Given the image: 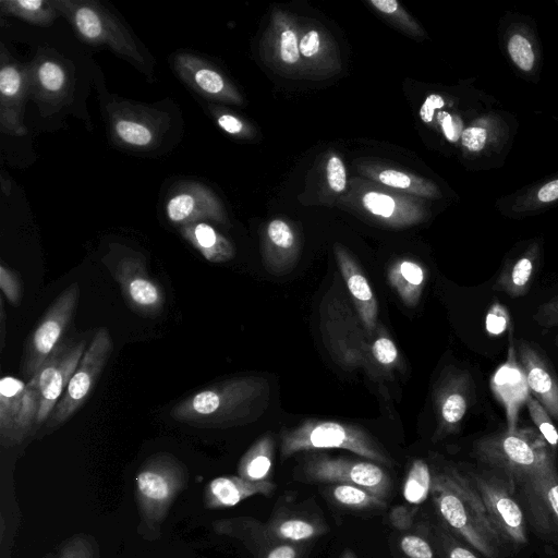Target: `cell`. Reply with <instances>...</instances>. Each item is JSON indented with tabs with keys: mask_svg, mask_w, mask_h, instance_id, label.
<instances>
[{
	"mask_svg": "<svg viewBox=\"0 0 558 558\" xmlns=\"http://www.w3.org/2000/svg\"><path fill=\"white\" fill-rule=\"evenodd\" d=\"M270 385L262 376L216 383L178 402L170 416L198 428H229L259 418L268 408Z\"/></svg>",
	"mask_w": 558,
	"mask_h": 558,
	"instance_id": "obj_1",
	"label": "cell"
},
{
	"mask_svg": "<svg viewBox=\"0 0 558 558\" xmlns=\"http://www.w3.org/2000/svg\"><path fill=\"white\" fill-rule=\"evenodd\" d=\"M430 494L447 530L465 541L484 558H506V547L468 474L454 468L435 473Z\"/></svg>",
	"mask_w": 558,
	"mask_h": 558,
	"instance_id": "obj_2",
	"label": "cell"
},
{
	"mask_svg": "<svg viewBox=\"0 0 558 558\" xmlns=\"http://www.w3.org/2000/svg\"><path fill=\"white\" fill-rule=\"evenodd\" d=\"M339 283L335 277L318 306L323 344L340 368H365L373 376L376 371L371 352L373 337L367 333L351 298L341 291Z\"/></svg>",
	"mask_w": 558,
	"mask_h": 558,
	"instance_id": "obj_3",
	"label": "cell"
},
{
	"mask_svg": "<svg viewBox=\"0 0 558 558\" xmlns=\"http://www.w3.org/2000/svg\"><path fill=\"white\" fill-rule=\"evenodd\" d=\"M187 483V466L170 452H156L141 464L135 475V500L137 533L144 539L160 537L169 510Z\"/></svg>",
	"mask_w": 558,
	"mask_h": 558,
	"instance_id": "obj_4",
	"label": "cell"
},
{
	"mask_svg": "<svg viewBox=\"0 0 558 558\" xmlns=\"http://www.w3.org/2000/svg\"><path fill=\"white\" fill-rule=\"evenodd\" d=\"M325 449H342L366 460L392 466L386 448L365 428L340 421L308 418L280 433V457Z\"/></svg>",
	"mask_w": 558,
	"mask_h": 558,
	"instance_id": "obj_5",
	"label": "cell"
},
{
	"mask_svg": "<svg viewBox=\"0 0 558 558\" xmlns=\"http://www.w3.org/2000/svg\"><path fill=\"white\" fill-rule=\"evenodd\" d=\"M473 452L489 469L509 475L515 485L556 465L549 446L537 429L531 427L481 437L474 442Z\"/></svg>",
	"mask_w": 558,
	"mask_h": 558,
	"instance_id": "obj_6",
	"label": "cell"
},
{
	"mask_svg": "<svg viewBox=\"0 0 558 558\" xmlns=\"http://www.w3.org/2000/svg\"><path fill=\"white\" fill-rule=\"evenodd\" d=\"M53 7L88 45L107 47L147 73V60L131 33L94 0H51Z\"/></svg>",
	"mask_w": 558,
	"mask_h": 558,
	"instance_id": "obj_7",
	"label": "cell"
},
{
	"mask_svg": "<svg viewBox=\"0 0 558 558\" xmlns=\"http://www.w3.org/2000/svg\"><path fill=\"white\" fill-rule=\"evenodd\" d=\"M468 475L505 547L526 545L525 514L515 497V482L506 473L489 468Z\"/></svg>",
	"mask_w": 558,
	"mask_h": 558,
	"instance_id": "obj_8",
	"label": "cell"
},
{
	"mask_svg": "<svg viewBox=\"0 0 558 558\" xmlns=\"http://www.w3.org/2000/svg\"><path fill=\"white\" fill-rule=\"evenodd\" d=\"M299 472L307 482L355 485L386 500L391 493L390 475L380 464L366 459L314 453L302 461Z\"/></svg>",
	"mask_w": 558,
	"mask_h": 558,
	"instance_id": "obj_9",
	"label": "cell"
},
{
	"mask_svg": "<svg viewBox=\"0 0 558 558\" xmlns=\"http://www.w3.org/2000/svg\"><path fill=\"white\" fill-rule=\"evenodd\" d=\"M112 351V340L107 328L97 330L85 350L62 397L46 421V432L51 433L65 424L85 403L106 366Z\"/></svg>",
	"mask_w": 558,
	"mask_h": 558,
	"instance_id": "obj_10",
	"label": "cell"
},
{
	"mask_svg": "<svg viewBox=\"0 0 558 558\" xmlns=\"http://www.w3.org/2000/svg\"><path fill=\"white\" fill-rule=\"evenodd\" d=\"M40 392L37 377L27 383L4 376L0 380V442L4 448L23 442L37 427Z\"/></svg>",
	"mask_w": 558,
	"mask_h": 558,
	"instance_id": "obj_11",
	"label": "cell"
},
{
	"mask_svg": "<svg viewBox=\"0 0 558 558\" xmlns=\"http://www.w3.org/2000/svg\"><path fill=\"white\" fill-rule=\"evenodd\" d=\"M80 299V287L73 283L63 290L48 307L25 343L21 373L31 380L48 356L60 344Z\"/></svg>",
	"mask_w": 558,
	"mask_h": 558,
	"instance_id": "obj_12",
	"label": "cell"
},
{
	"mask_svg": "<svg viewBox=\"0 0 558 558\" xmlns=\"http://www.w3.org/2000/svg\"><path fill=\"white\" fill-rule=\"evenodd\" d=\"M107 116L111 138L130 149L156 147L170 122L162 112L125 100L109 104Z\"/></svg>",
	"mask_w": 558,
	"mask_h": 558,
	"instance_id": "obj_13",
	"label": "cell"
},
{
	"mask_svg": "<svg viewBox=\"0 0 558 558\" xmlns=\"http://www.w3.org/2000/svg\"><path fill=\"white\" fill-rule=\"evenodd\" d=\"M29 98L41 114L53 113L70 102L73 75L69 63L57 53L39 50L28 64Z\"/></svg>",
	"mask_w": 558,
	"mask_h": 558,
	"instance_id": "obj_14",
	"label": "cell"
},
{
	"mask_svg": "<svg viewBox=\"0 0 558 558\" xmlns=\"http://www.w3.org/2000/svg\"><path fill=\"white\" fill-rule=\"evenodd\" d=\"M517 490L538 536L558 544L557 465L517 484Z\"/></svg>",
	"mask_w": 558,
	"mask_h": 558,
	"instance_id": "obj_15",
	"label": "cell"
},
{
	"mask_svg": "<svg viewBox=\"0 0 558 558\" xmlns=\"http://www.w3.org/2000/svg\"><path fill=\"white\" fill-rule=\"evenodd\" d=\"M474 399V383L468 371L447 368L436 385L434 404L437 427L433 441L457 433Z\"/></svg>",
	"mask_w": 558,
	"mask_h": 558,
	"instance_id": "obj_16",
	"label": "cell"
},
{
	"mask_svg": "<svg viewBox=\"0 0 558 558\" xmlns=\"http://www.w3.org/2000/svg\"><path fill=\"white\" fill-rule=\"evenodd\" d=\"M110 270L124 300L133 311L146 316L161 313L165 305L163 291L149 276L145 259L141 255H123Z\"/></svg>",
	"mask_w": 558,
	"mask_h": 558,
	"instance_id": "obj_17",
	"label": "cell"
},
{
	"mask_svg": "<svg viewBox=\"0 0 558 558\" xmlns=\"http://www.w3.org/2000/svg\"><path fill=\"white\" fill-rule=\"evenodd\" d=\"M29 98L28 64L15 61L4 46L0 52V130L13 136L27 133L24 111Z\"/></svg>",
	"mask_w": 558,
	"mask_h": 558,
	"instance_id": "obj_18",
	"label": "cell"
},
{
	"mask_svg": "<svg viewBox=\"0 0 558 558\" xmlns=\"http://www.w3.org/2000/svg\"><path fill=\"white\" fill-rule=\"evenodd\" d=\"M86 349L83 340L60 343L34 375L37 377L40 392L38 426L46 423L50 416Z\"/></svg>",
	"mask_w": 558,
	"mask_h": 558,
	"instance_id": "obj_19",
	"label": "cell"
},
{
	"mask_svg": "<svg viewBox=\"0 0 558 558\" xmlns=\"http://www.w3.org/2000/svg\"><path fill=\"white\" fill-rule=\"evenodd\" d=\"M165 210L168 220L180 228L205 220H226L219 198L205 184L195 181L178 184L167 197Z\"/></svg>",
	"mask_w": 558,
	"mask_h": 558,
	"instance_id": "obj_20",
	"label": "cell"
},
{
	"mask_svg": "<svg viewBox=\"0 0 558 558\" xmlns=\"http://www.w3.org/2000/svg\"><path fill=\"white\" fill-rule=\"evenodd\" d=\"M517 356L529 391L558 422V377L550 364L534 343L524 339L517 342Z\"/></svg>",
	"mask_w": 558,
	"mask_h": 558,
	"instance_id": "obj_21",
	"label": "cell"
},
{
	"mask_svg": "<svg viewBox=\"0 0 558 558\" xmlns=\"http://www.w3.org/2000/svg\"><path fill=\"white\" fill-rule=\"evenodd\" d=\"M172 64L181 81L199 96L216 100H236L226 77L205 59L180 52L174 56Z\"/></svg>",
	"mask_w": 558,
	"mask_h": 558,
	"instance_id": "obj_22",
	"label": "cell"
},
{
	"mask_svg": "<svg viewBox=\"0 0 558 558\" xmlns=\"http://www.w3.org/2000/svg\"><path fill=\"white\" fill-rule=\"evenodd\" d=\"M335 256L340 275L347 286L351 301L371 337L378 329V303L373 289L352 255L342 246L335 245Z\"/></svg>",
	"mask_w": 558,
	"mask_h": 558,
	"instance_id": "obj_23",
	"label": "cell"
},
{
	"mask_svg": "<svg viewBox=\"0 0 558 558\" xmlns=\"http://www.w3.org/2000/svg\"><path fill=\"white\" fill-rule=\"evenodd\" d=\"M276 490L270 481L252 482L239 475H225L213 478L204 489L203 501L207 509L234 507L255 495L269 496Z\"/></svg>",
	"mask_w": 558,
	"mask_h": 558,
	"instance_id": "obj_24",
	"label": "cell"
},
{
	"mask_svg": "<svg viewBox=\"0 0 558 558\" xmlns=\"http://www.w3.org/2000/svg\"><path fill=\"white\" fill-rule=\"evenodd\" d=\"M387 279L405 306L413 308L418 304L426 282V271L421 264L398 259L387 271Z\"/></svg>",
	"mask_w": 558,
	"mask_h": 558,
	"instance_id": "obj_25",
	"label": "cell"
},
{
	"mask_svg": "<svg viewBox=\"0 0 558 558\" xmlns=\"http://www.w3.org/2000/svg\"><path fill=\"white\" fill-rule=\"evenodd\" d=\"M505 364L493 377V389L502 400L508 414V426L506 429L513 430L517 428L518 410L522 402H525L530 396L527 384L513 388L518 381L524 378L521 366L517 363Z\"/></svg>",
	"mask_w": 558,
	"mask_h": 558,
	"instance_id": "obj_26",
	"label": "cell"
},
{
	"mask_svg": "<svg viewBox=\"0 0 558 558\" xmlns=\"http://www.w3.org/2000/svg\"><path fill=\"white\" fill-rule=\"evenodd\" d=\"M180 232L208 262L225 263L234 256L231 242L206 222L186 225Z\"/></svg>",
	"mask_w": 558,
	"mask_h": 558,
	"instance_id": "obj_27",
	"label": "cell"
},
{
	"mask_svg": "<svg viewBox=\"0 0 558 558\" xmlns=\"http://www.w3.org/2000/svg\"><path fill=\"white\" fill-rule=\"evenodd\" d=\"M211 526L215 533L235 538L243 543L256 558L265 549L274 545L268 538L266 524L251 517L215 520Z\"/></svg>",
	"mask_w": 558,
	"mask_h": 558,
	"instance_id": "obj_28",
	"label": "cell"
},
{
	"mask_svg": "<svg viewBox=\"0 0 558 558\" xmlns=\"http://www.w3.org/2000/svg\"><path fill=\"white\" fill-rule=\"evenodd\" d=\"M537 267V251L531 250L500 271L493 290L520 298L527 293Z\"/></svg>",
	"mask_w": 558,
	"mask_h": 558,
	"instance_id": "obj_29",
	"label": "cell"
},
{
	"mask_svg": "<svg viewBox=\"0 0 558 558\" xmlns=\"http://www.w3.org/2000/svg\"><path fill=\"white\" fill-rule=\"evenodd\" d=\"M275 457V440L270 434L259 437L241 457L238 475L252 482L269 481Z\"/></svg>",
	"mask_w": 558,
	"mask_h": 558,
	"instance_id": "obj_30",
	"label": "cell"
},
{
	"mask_svg": "<svg viewBox=\"0 0 558 558\" xmlns=\"http://www.w3.org/2000/svg\"><path fill=\"white\" fill-rule=\"evenodd\" d=\"M268 538L272 544L299 543L313 539L326 530L318 522L298 517L278 518L266 524Z\"/></svg>",
	"mask_w": 558,
	"mask_h": 558,
	"instance_id": "obj_31",
	"label": "cell"
},
{
	"mask_svg": "<svg viewBox=\"0 0 558 558\" xmlns=\"http://www.w3.org/2000/svg\"><path fill=\"white\" fill-rule=\"evenodd\" d=\"M0 10L37 26H49L59 15L51 0H1Z\"/></svg>",
	"mask_w": 558,
	"mask_h": 558,
	"instance_id": "obj_32",
	"label": "cell"
},
{
	"mask_svg": "<svg viewBox=\"0 0 558 558\" xmlns=\"http://www.w3.org/2000/svg\"><path fill=\"white\" fill-rule=\"evenodd\" d=\"M330 498L347 508L357 510L383 509L387 500L369 490L350 484H333L329 487Z\"/></svg>",
	"mask_w": 558,
	"mask_h": 558,
	"instance_id": "obj_33",
	"label": "cell"
},
{
	"mask_svg": "<svg viewBox=\"0 0 558 558\" xmlns=\"http://www.w3.org/2000/svg\"><path fill=\"white\" fill-rule=\"evenodd\" d=\"M433 476L428 464L424 460H414L402 486V495L405 501L414 506L424 502L430 494Z\"/></svg>",
	"mask_w": 558,
	"mask_h": 558,
	"instance_id": "obj_34",
	"label": "cell"
},
{
	"mask_svg": "<svg viewBox=\"0 0 558 558\" xmlns=\"http://www.w3.org/2000/svg\"><path fill=\"white\" fill-rule=\"evenodd\" d=\"M53 558H100V549L92 534L75 533L61 544Z\"/></svg>",
	"mask_w": 558,
	"mask_h": 558,
	"instance_id": "obj_35",
	"label": "cell"
},
{
	"mask_svg": "<svg viewBox=\"0 0 558 558\" xmlns=\"http://www.w3.org/2000/svg\"><path fill=\"white\" fill-rule=\"evenodd\" d=\"M525 404L537 432L545 439L553 454L557 459L558 430L551 421V416L532 395L527 397Z\"/></svg>",
	"mask_w": 558,
	"mask_h": 558,
	"instance_id": "obj_36",
	"label": "cell"
},
{
	"mask_svg": "<svg viewBox=\"0 0 558 558\" xmlns=\"http://www.w3.org/2000/svg\"><path fill=\"white\" fill-rule=\"evenodd\" d=\"M371 352L374 361L387 369L397 367L400 362L395 342L387 333L379 332V328L372 339Z\"/></svg>",
	"mask_w": 558,
	"mask_h": 558,
	"instance_id": "obj_37",
	"label": "cell"
},
{
	"mask_svg": "<svg viewBox=\"0 0 558 558\" xmlns=\"http://www.w3.org/2000/svg\"><path fill=\"white\" fill-rule=\"evenodd\" d=\"M435 542L442 558H478L459 542L446 527H435Z\"/></svg>",
	"mask_w": 558,
	"mask_h": 558,
	"instance_id": "obj_38",
	"label": "cell"
},
{
	"mask_svg": "<svg viewBox=\"0 0 558 558\" xmlns=\"http://www.w3.org/2000/svg\"><path fill=\"white\" fill-rule=\"evenodd\" d=\"M508 52L515 65L523 70L530 71L534 64V52L531 43L526 37L515 34L508 41Z\"/></svg>",
	"mask_w": 558,
	"mask_h": 558,
	"instance_id": "obj_39",
	"label": "cell"
},
{
	"mask_svg": "<svg viewBox=\"0 0 558 558\" xmlns=\"http://www.w3.org/2000/svg\"><path fill=\"white\" fill-rule=\"evenodd\" d=\"M0 289L10 304L19 306L22 300L20 277L3 263L0 264Z\"/></svg>",
	"mask_w": 558,
	"mask_h": 558,
	"instance_id": "obj_40",
	"label": "cell"
},
{
	"mask_svg": "<svg viewBox=\"0 0 558 558\" xmlns=\"http://www.w3.org/2000/svg\"><path fill=\"white\" fill-rule=\"evenodd\" d=\"M400 548L409 558H434V549L423 537L408 534L401 537Z\"/></svg>",
	"mask_w": 558,
	"mask_h": 558,
	"instance_id": "obj_41",
	"label": "cell"
},
{
	"mask_svg": "<svg viewBox=\"0 0 558 558\" xmlns=\"http://www.w3.org/2000/svg\"><path fill=\"white\" fill-rule=\"evenodd\" d=\"M364 207L372 214L390 218L396 209L395 201L381 193L368 192L363 196Z\"/></svg>",
	"mask_w": 558,
	"mask_h": 558,
	"instance_id": "obj_42",
	"label": "cell"
},
{
	"mask_svg": "<svg viewBox=\"0 0 558 558\" xmlns=\"http://www.w3.org/2000/svg\"><path fill=\"white\" fill-rule=\"evenodd\" d=\"M532 318L541 327H558V294L541 304Z\"/></svg>",
	"mask_w": 558,
	"mask_h": 558,
	"instance_id": "obj_43",
	"label": "cell"
},
{
	"mask_svg": "<svg viewBox=\"0 0 558 558\" xmlns=\"http://www.w3.org/2000/svg\"><path fill=\"white\" fill-rule=\"evenodd\" d=\"M327 179L332 191L342 192L345 189V168L339 157L333 156L328 160Z\"/></svg>",
	"mask_w": 558,
	"mask_h": 558,
	"instance_id": "obj_44",
	"label": "cell"
},
{
	"mask_svg": "<svg viewBox=\"0 0 558 558\" xmlns=\"http://www.w3.org/2000/svg\"><path fill=\"white\" fill-rule=\"evenodd\" d=\"M280 57L286 63L292 64L299 60L300 48L295 34L286 29L281 34L280 39Z\"/></svg>",
	"mask_w": 558,
	"mask_h": 558,
	"instance_id": "obj_45",
	"label": "cell"
},
{
	"mask_svg": "<svg viewBox=\"0 0 558 558\" xmlns=\"http://www.w3.org/2000/svg\"><path fill=\"white\" fill-rule=\"evenodd\" d=\"M507 311L498 303L494 304L486 318L487 330L493 335L501 333L508 325Z\"/></svg>",
	"mask_w": 558,
	"mask_h": 558,
	"instance_id": "obj_46",
	"label": "cell"
},
{
	"mask_svg": "<svg viewBox=\"0 0 558 558\" xmlns=\"http://www.w3.org/2000/svg\"><path fill=\"white\" fill-rule=\"evenodd\" d=\"M487 133L485 129L471 126L461 134L462 145L470 151H480L486 143Z\"/></svg>",
	"mask_w": 558,
	"mask_h": 558,
	"instance_id": "obj_47",
	"label": "cell"
},
{
	"mask_svg": "<svg viewBox=\"0 0 558 558\" xmlns=\"http://www.w3.org/2000/svg\"><path fill=\"white\" fill-rule=\"evenodd\" d=\"M295 543H277L265 549L257 558H299Z\"/></svg>",
	"mask_w": 558,
	"mask_h": 558,
	"instance_id": "obj_48",
	"label": "cell"
},
{
	"mask_svg": "<svg viewBox=\"0 0 558 558\" xmlns=\"http://www.w3.org/2000/svg\"><path fill=\"white\" fill-rule=\"evenodd\" d=\"M217 124L227 133L236 135L243 132V122L235 116L227 112H214Z\"/></svg>",
	"mask_w": 558,
	"mask_h": 558,
	"instance_id": "obj_49",
	"label": "cell"
},
{
	"mask_svg": "<svg viewBox=\"0 0 558 558\" xmlns=\"http://www.w3.org/2000/svg\"><path fill=\"white\" fill-rule=\"evenodd\" d=\"M379 181L396 189H407L411 184L408 174L397 170H384L379 173Z\"/></svg>",
	"mask_w": 558,
	"mask_h": 558,
	"instance_id": "obj_50",
	"label": "cell"
},
{
	"mask_svg": "<svg viewBox=\"0 0 558 558\" xmlns=\"http://www.w3.org/2000/svg\"><path fill=\"white\" fill-rule=\"evenodd\" d=\"M438 120L447 140L450 142H456L460 136V122H456L453 118L447 112H439Z\"/></svg>",
	"mask_w": 558,
	"mask_h": 558,
	"instance_id": "obj_51",
	"label": "cell"
},
{
	"mask_svg": "<svg viewBox=\"0 0 558 558\" xmlns=\"http://www.w3.org/2000/svg\"><path fill=\"white\" fill-rule=\"evenodd\" d=\"M389 520L395 527L405 530L412 524V513L408 508L398 506L390 511Z\"/></svg>",
	"mask_w": 558,
	"mask_h": 558,
	"instance_id": "obj_52",
	"label": "cell"
},
{
	"mask_svg": "<svg viewBox=\"0 0 558 558\" xmlns=\"http://www.w3.org/2000/svg\"><path fill=\"white\" fill-rule=\"evenodd\" d=\"M445 105V101L441 96L439 95H429L425 101L423 102L421 110H420V117L421 119L429 123L433 120L434 111L438 108H441Z\"/></svg>",
	"mask_w": 558,
	"mask_h": 558,
	"instance_id": "obj_53",
	"label": "cell"
},
{
	"mask_svg": "<svg viewBox=\"0 0 558 558\" xmlns=\"http://www.w3.org/2000/svg\"><path fill=\"white\" fill-rule=\"evenodd\" d=\"M319 44V34L316 31H310L299 44L300 52L305 57H312L318 52Z\"/></svg>",
	"mask_w": 558,
	"mask_h": 558,
	"instance_id": "obj_54",
	"label": "cell"
},
{
	"mask_svg": "<svg viewBox=\"0 0 558 558\" xmlns=\"http://www.w3.org/2000/svg\"><path fill=\"white\" fill-rule=\"evenodd\" d=\"M537 197L544 203L558 199V179L543 185L537 193Z\"/></svg>",
	"mask_w": 558,
	"mask_h": 558,
	"instance_id": "obj_55",
	"label": "cell"
},
{
	"mask_svg": "<svg viewBox=\"0 0 558 558\" xmlns=\"http://www.w3.org/2000/svg\"><path fill=\"white\" fill-rule=\"evenodd\" d=\"M371 3L386 14H391L399 8V3L396 0H372Z\"/></svg>",
	"mask_w": 558,
	"mask_h": 558,
	"instance_id": "obj_56",
	"label": "cell"
},
{
	"mask_svg": "<svg viewBox=\"0 0 558 558\" xmlns=\"http://www.w3.org/2000/svg\"><path fill=\"white\" fill-rule=\"evenodd\" d=\"M0 320H1V325H0L1 342H0V344H1V351H2V349L4 347V337H5V313H4V305H3L2 298H0Z\"/></svg>",
	"mask_w": 558,
	"mask_h": 558,
	"instance_id": "obj_57",
	"label": "cell"
},
{
	"mask_svg": "<svg viewBox=\"0 0 558 558\" xmlns=\"http://www.w3.org/2000/svg\"><path fill=\"white\" fill-rule=\"evenodd\" d=\"M1 190L5 195H9L11 192V183L9 179H5L4 173L1 174Z\"/></svg>",
	"mask_w": 558,
	"mask_h": 558,
	"instance_id": "obj_58",
	"label": "cell"
},
{
	"mask_svg": "<svg viewBox=\"0 0 558 558\" xmlns=\"http://www.w3.org/2000/svg\"><path fill=\"white\" fill-rule=\"evenodd\" d=\"M340 558H356V556L354 555V553H352L351 550L347 549V550H344L342 553Z\"/></svg>",
	"mask_w": 558,
	"mask_h": 558,
	"instance_id": "obj_59",
	"label": "cell"
},
{
	"mask_svg": "<svg viewBox=\"0 0 558 558\" xmlns=\"http://www.w3.org/2000/svg\"><path fill=\"white\" fill-rule=\"evenodd\" d=\"M554 341H555V345L558 348V335H556Z\"/></svg>",
	"mask_w": 558,
	"mask_h": 558,
	"instance_id": "obj_60",
	"label": "cell"
}]
</instances>
